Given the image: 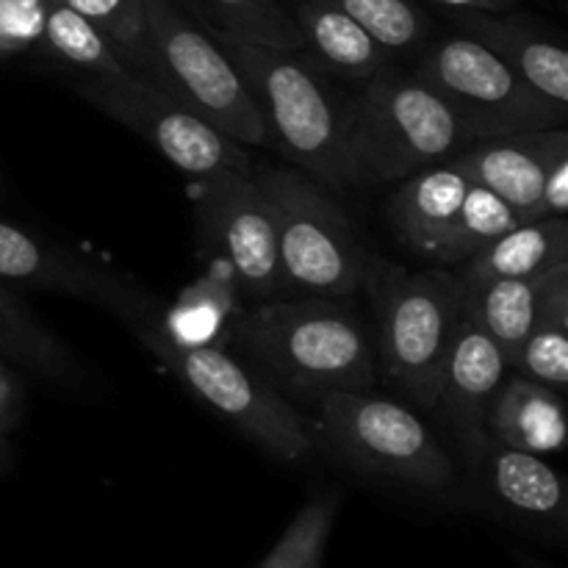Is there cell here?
<instances>
[{"label":"cell","mask_w":568,"mask_h":568,"mask_svg":"<svg viewBox=\"0 0 568 568\" xmlns=\"http://www.w3.org/2000/svg\"><path fill=\"white\" fill-rule=\"evenodd\" d=\"M225 342L286 399L369 392L377 377L375 338L344 297L266 300L233 316Z\"/></svg>","instance_id":"obj_1"},{"label":"cell","mask_w":568,"mask_h":568,"mask_svg":"<svg viewBox=\"0 0 568 568\" xmlns=\"http://www.w3.org/2000/svg\"><path fill=\"white\" fill-rule=\"evenodd\" d=\"M244 87L253 94L266 136L286 159L303 166L322 186L344 192L353 186L349 172V125L353 100H344L322 75V67L303 50L214 33Z\"/></svg>","instance_id":"obj_2"},{"label":"cell","mask_w":568,"mask_h":568,"mask_svg":"<svg viewBox=\"0 0 568 568\" xmlns=\"http://www.w3.org/2000/svg\"><path fill=\"white\" fill-rule=\"evenodd\" d=\"M120 320L209 408L225 416L270 455L286 464H297L316 447L314 427L303 419V414L258 372L253 375L247 366L239 364L222 344L181 342L166 331L161 316H155V311L142 297L133 300Z\"/></svg>","instance_id":"obj_3"},{"label":"cell","mask_w":568,"mask_h":568,"mask_svg":"<svg viewBox=\"0 0 568 568\" xmlns=\"http://www.w3.org/2000/svg\"><path fill=\"white\" fill-rule=\"evenodd\" d=\"M364 286L377 316V369L433 410L444 361L464 316V283L453 272H408L372 258Z\"/></svg>","instance_id":"obj_4"},{"label":"cell","mask_w":568,"mask_h":568,"mask_svg":"<svg viewBox=\"0 0 568 568\" xmlns=\"http://www.w3.org/2000/svg\"><path fill=\"white\" fill-rule=\"evenodd\" d=\"M466 142L460 122L419 75L386 70L364 81L353 100L349 172L353 186L403 181L453 159Z\"/></svg>","instance_id":"obj_5"},{"label":"cell","mask_w":568,"mask_h":568,"mask_svg":"<svg viewBox=\"0 0 568 568\" xmlns=\"http://www.w3.org/2000/svg\"><path fill=\"white\" fill-rule=\"evenodd\" d=\"M275 222L277 255L288 292L349 297L369 272L372 255L336 200L297 170H253Z\"/></svg>","instance_id":"obj_6"},{"label":"cell","mask_w":568,"mask_h":568,"mask_svg":"<svg viewBox=\"0 0 568 568\" xmlns=\"http://www.w3.org/2000/svg\"><path fill=\"white\" fill-rule=\"evenodd\" d=\"M144 14L148 59L139 78L244 148L270 144L264 116L220 44L166 0H144Z\"/></svg>","instance_id":"obj_7"},{"label":"cell","mask_w":568,"mask_h":568,"mask_svg":"<svg viewBox=\"0 0 568 568\" xmlns=\"http://www.w3.org/2000/svg\"><path fill=\"white\" fill-rule=\"evenodd\" d=\"M314 436L353 469L405 486L444 491L453 460L405 405L369 392H336L316 403Z\"/></svg>","instance_id":"obj_8"},{"label":"cell","mask_w":568,"mask_h":568,"mask_svg":"<svg viewBox=\"0 0 568 568\" xmlns=\"http://www.w3.org/2000/svg\"><path fill=\"white\" fill-rule=\"evenodd\" d=\"M416 75L442 94L466 142L566 125L568 109L544 98L494 50L466 33L430 44Z\"/></svg>","instance_id":"obj_9"},{"label":"cell","mask_w":568,"mask_h":568,"mask_svg":"<svg viewBox=\"0 0 568 568\" xmlns=\"http://www.w3.org/2000/svg\"><path fill=\"white\" fill-rule=\"evenodd\" d=\"M78 92L133 133L153 144L178 172L192 181H211L227 172H250L253 161L244 144L211 128L189 109L166 98L133 72L87 75Z\"/></svg>","instance_id":"obj_10"},{"label":"cell","mask_w":568,"mask_h":568,"mask_svg":"<svg viewBox=\"0 0 568 568\" xmlns=\"http://www.w3.org/2000/svg\"><path fill=\"white\" fill-rule=\"evenodd\" d=\"M197 192L200 239L239 292L264 303L286 294L275 222L253 170L200 181Z\"/></svg>","instance_id":"obj_11"},{"label":"cell","mask_w":568,"mask_h":568,"mask_svg":"<svg viewBox=\"0 0 568 568\" xmlns=\"http://www.w3.org/2000/svg\"><path fill=\"white\" fill-rule=\"evenodd\" d=\"M564 159H568V131L560 125L469 142L449 159V164L471 183L505 200L527 222L549 170Z\"/></svg>","instance_id":"obj_12"},{"label":"cell","mask_w":568,"mask_h":568,"mask_svg":"<svg viewBox=\"0 0 568 568\" xmlns=\"http://www.w3.org/2000/svg\"><path fill=\"white\" fill-rule=\"evenodd\" d=\"M0 281L83 297L120 316L139 297L131 286L83 255L0 220Z\"/></svg>","instance_id":"obj_13"},{"label":"cell","mask_w":568,"mask_h":568,"mask_svg":"<svg viewBox=\"0 0 568 568\" xmlns=\"http://www.w3.org/2000/svg\"><path fill=\"white\" fill-rule=\"evenodd\" d=\"M508 372V358L499 344L477 322H471L466 314L460 316V325L444 361L433 410H438L455 427L469 453L488 436V408Z\"/></svg>","instance_id":"obj_14"},{"label":"cell","mask_w":568,"mask_h":568,"mask_svg":"<svg viewBox=\"0 0 568 568\" xmlns=\"http://www.w3.org/2000/svg\"><path fill=\"white\" fill-rule=\"evenodd\" d=\"M469 186V178L449 161L403 178L386 205L394 236L433 264L438 244L464 209Z\"/></svg>","instance_id":"obj_15"},{"label":"cell","mask_w":568,"mask_h":568,"mask_svg":"<svg viewBox=\"0 0 568 568\" xmlns=\"http://www.w3.org/2000/svg\"><path fill=\"white\" fill-rule=\"evenodd\" d=\"M458 22L466 37L486 44L544 98L568 109V53L541 28L503 11H460Z\"/></svg>","instance_id":"obj_16"},{"label":"cell","mask_w":568,"mask_h":568,"mask_svg":"<svg viewBox=\"0 0 568 568\" xmlns=\"http://www.w3.org/2000/svg\"><path fill=\"white\" fill-rule=\"evenodd\" d=\"M486 430L514 449L532 455L558 453L566 442L564 394L508 372L491 399Z\"/></svg>","instance_id":"obj_17"},{"label":"cell","mask_w":568,"mask_h":568,"mask_svg":"<svg viewBox=\"0 0 568 568\" xmlns=\"http://www.w3.org/2000/svg\"><path fill=\"white\" fill-rule=\"evenodd\" d=\"M564 272H568V264L552 266L532 277H505L480 286H464V314L499 344L508 366L514 364L536 322L544 294Z\"/></svg>","instance_id":"obj_18"},{"label":"cell","mask_w":568,"mask_h":568,"mask_svg":"<svg viewBox=\"0 0 568 568\" xmlns=\"http://www.w3.org/2000/svg\"><path fill=\"white\" fill-rule=\"evenodd\" d=\"M560 264H568V220L547 216L521 222L505 236L494 239L488 247L466 261L464 275L458 277L464 286H480L505 277L541 275Z\"/></svg>","instance_id":"obj_19"},{"label":"cell","mask_w":568,"mask_h":568,"mask_svg":"<svg viewBox=\"0 0 568 568\" xmlns=\"http://www.w3.org/2000/svg\"><path fill=\"white\" fill-rule=\"evenodd\" d=\"M471 455L480 460L488 486L505 505L525 516H536V519H560L564 516V480L544 460V455L514 449L491 436L483 438L471 449Z\"/></svg>","instance_id":"obj_20"},{"label":"cell","mask_w":568,"mask_h":568,"mask_svg":"<svg viewBox=\"0 0 568 568\" xmlns=\"http://www.w3.org/2000/svg\"><path fill=\"white\" fill-rule=\"evenodd\" d=\"M294 22L305 44L338 75L369 81L392 70V50L372 39L355 20L325 0H294Z\"/></svg>","instance_id":"obj_21"},{"label":"cell","mask_w":568,"mask_h":568,"mask_svg":"<svg viewBox=\"0 0 568 568\" xmlns=\"http://www.w3.org/2000/svg\"><path fill=\"white\" fill-rule=\"evenodd\" d=\"M0 355L59 386H72L81 381V372L64 344L39 325L37 316L14 297L3 281H0Z\"/></svg>","instance_id":"obj_22"},{"label":"cell","mask_w":568,"mask_h":568,"mask_svg":"<svg viewBox=\"0 0 568 568\" xmlns=\"http://www.w3.org/2000/svg\"><path fill=\"white\" fill-rule=\"evenodd\" d=\"M510 372L544 383L558 394L568 388V272L544 294L538 316Z\"/></svg>","instance_id":"obj_23"},{"label":"cell","mask_w":568,"mask_h":568,"mask_svg":"<svg viewBox=\"0 0 568 568\" xmlns=\"http://www.w3.org/2000/svg\"><path fill=\"white\" fill-rule=\"evenodd\" d=\"M236 294L239 288L233 283L231 272L214 261V270L205 277H200V281H194L178 297L170 314L161 316V322L181 342L222 344L227 325L239 314Z\"/></svg>","instance_id":"obj_24"},{"label":"cell","mask_w":568,"mask_h":568,"mask_svg":"<svg viewBox=\"0 0 568 568\" xmlns=\"http://www.w3.org/2000/svg\"><path fill=\"white\" fill-rule=\"evenodd\" d=\"M194 6L214 26V33L222 37L283 50H305L297 22L277 0H194Z\"/></svg>","instance_id":"obj_25"},{"label":"cell","mask_w":568,"mask_h":568,"mask_svg":"<svg viewBox=\"0 0 568 568\" xmlns=\"http://www.w3.org/2000/svg\"><path fill=\"white\" fill-rule=\"evenodd\" d=\"M521 222L525 220H521L519 211L510 209L505 200H499L497 194L488 192V189L471 183L469 194H466L464 200V209H460L458 220L449 227L444 242L438 244L433 264H466L471 255H477L483 247H488L494 239L505 236V233L514 231Z\"/></svg>","instance_id":"obj_26"},{"label":"cell","mask_w":568,"mask_h":568,"mask_svg":"<svg viewBox=\"0 0 568 568\" xmlns=\"http://www.w3.org/2000/svg\"><path fill=\"white\" fill-rule=\"evenodd\" d=\"M42 42L48 44L50 53L83 70L87 75H125V72H131L114 53V48L105 42L103 33L59 0H48V6H44Z\"/></svg>","instance_id":"obj_27"},{"label":"cell","mask_w":568,"mask_h":568,"mask_svg":"<svg viewBox=\"0 0 568 568\" xmlns=\"http://www.w3.org/2000/svg\"><path fill=\"white\" fill-rule=\"evenodd\" d=\"M92 22L114 48L122 64L142 75L148 59V14L144 0H59Z\"/></svg>","instance_id":"obj_28"},{"label":"cell","mask_w":568,"mask_h":568,"mask_svg":"<svg viewBox=\"0 0 568 568\" xmlns=\"http://www.w3.org/2000/svg\"><path fill=\"white\" fill-rule=\"evenodd\" d=\"M336 514V494H322L303 505V510L294 516V521L286 527L275 549L266 555L261 568H320Z\"/></svg>","instance_id":"obj_29"},{"label":"cell","mask_w":568,"mask_h":568,"mask_svg":"<svg viewBox=\"0 0 568 568\" xmlns=\"http://www.w3.org/2000/svg\"><path fill=\"white\" fill-rule=\"evenodd\" d=\"M358 22L386 50H408L427 33V20L410 0H325Z\"/></svg>","instance_id":"obj_30"},{"label":"cell","mask_w":568,"mask_h":568,"mask_svg":"<svg viewBox=\"0 0 568 568\" xmlns=\"http://www.w3.org/2000/svg\"><path fill=\"white\" fill-rule=\"evenodd\" d=\"M44 6H22L0 0V53H20L42 42Z\"/></svg>","instance_id":"obj_31"},{"label":"cell","mask_w":568,"mask_h":568,"mask_svg":"<svg viewBox=\"0 0 568 568\" xmlns=\"http://www.w3.org/2000/svg\"><path fill=\"white\" fill-rule=\"evenodd\" d=\"M568 209V159L558 161L549 170L547 183H544L541 194H538L536 205L527 214V222L547 220V216H566Z\"/></svg>","instance_id":"obj_32"},{"label":"cell","mask_w":568,"mask_h":568,"mask_svg":"<svg viewBox=\"0 0 568 568\" xmlns=\"http://www.w3.org/2000/svg\"><path fill=\"white\" fill-rule=\"evenodd\" d=\"M14 403H17V383L9 375L3 364H0V430L14 422Z\"/></svg>","instance_id":"obj_33"},{"label":"cell","mask_w":568,"mask_h":568,"mask_svg":"<svg viewBox=\"0 0 568 568\" xmlns=\"http://www.w3.org/2000/svg\"><path fill=\"white\" fill-rule=\"evenodd\" d=\"M430 3L447 6V9L458 11H505L516 3V0H430Z\"/></svg>","instance_id":"obj_34"},{"label":"cell","mask_w":568,"mask_h":568,"mask_svg":"<svg viewBox=\"0 0 568 568\" xmlns=\"http://www.w3.org/2000/svg\"><path fill=\"white\" fill-rule=\"evenodd\" d=\"M11 3H22V6H48V0H11Z\"/></svg>","instance_id":"obj_35"},{"label":"cell","mask_w":568,"mask_h":568,"mask_svg":"<svg viewBox=\"0 0 568 568\" xmlns=\"http://www.w3.org/2000/svg\"><path fill=\"white\" fill-rule=\"evenodd\" d=\"M0 192H3V183H0Z\"/></svg>","instance_id":"obj_36"}]
</instances>
